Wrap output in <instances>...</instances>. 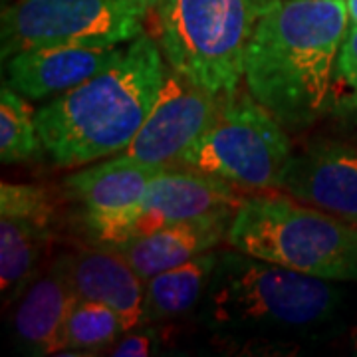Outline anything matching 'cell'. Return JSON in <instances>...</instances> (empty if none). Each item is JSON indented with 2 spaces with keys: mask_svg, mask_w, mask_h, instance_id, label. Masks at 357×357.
Instances as JSON below:
<instances>
[{
  "mask_svg": "<svg viewBox=\"0 0 357 357\" xmlns=\"http://www.w3.org/2000/svg\"><path fill=\"white\" fill-rule=\"evenodd\" d=\"M141 30L143 16L117 0H14L2 10V60L32 48L119 46Z\"/></svg>",
  "mask_w": 357,
  "mask_h": 357,
  "instance_id": "obj_7",
  "label": "cell"
},
{
  "mask_svg": "<svg viewBox=\"0 0 357 357\" xmlns=\"http://www.w3.org/2000/svg\"><path fill=\"white\" fill-rule=\"evenodd\" d=\"M218 109L217 93L173 70L167 74L157 102L123 155L161 167L178 161L208 129Z\"/></svg>",
  "mask_w": 357,
  "mask_h": 357,
  "instance_id": "obj_8",
  "label": "cell"
},
{
  "mask_svg": "<svg viewBox=\"0 0 357 357\" xmlns=\"http://www.w3.org/2000/svg\"><path fill=\"white\" fill-rule=\"evenodd\" d=\"M36 114L18 91L4 84L0 89V157L4 163L26 161L38 151Z\"/></svg>",
  "mask_w": 357,
  "mask_h": 357,
  "instance_id": "obj_18",
  "label": "cell"
},
{
  "mask_svg": "<svg viewBox=\"0 0 357 357\" xmlns=\"http://www.w3.org/2000/svg\"><path fill=\"white\" fill-rule=\"evenodd\" d=\"M163 169L167 167L151 165L121 153L117 159L77 171L66 178L64 189L82 206V217L119 215L143 203L151 181Z\"/></svg>",
  "mask_w": 357,
  "mask_h": 357,
  "instance_id": "obj_14",
  "label": "cell"
},
{
  "mask_svg": "<svg viewBox=\"0 0 357 357\" xmlns=\"http://www.w3.org/2000/svg\"><path fill=\"white\" fill-rule=\"evenodd\" d=\"M345 0H270L246 50V86L280 123L302 128L330 103L347 36Z\"/></svg>",
  "mask_w": 357,
  "mask_h": 357,
  "instance_id": "obj_1",
  "label": "cell"
},
{
  "mask_svg": "<svg viewBox=\"0 0 357 357\" xmlns=\"http://www.w3.org/2000/svg\"><path fill=\"white\" fill-rule=\"evenodd\" d=\"M77 302L79 298L60 258L20 294L10 319L14 344L26 356L64 351L68 319Z\"/></svg>",
  "mask_w": 357,
  "mask_h": 357,
  "instance_id": "obj_10",
  "label": "cell"
},
{
  "mask_svg": "<svg viewBox=\"0 0 357 357\" xmlns=\"http://www.w3.org/2000/svg\"><path fill=\"white\" fill-rule=\"evenodd\" d=\"M337 292L330 280L236 250L218 256L204 292V324L225 333L294 332L332 318Z\"/></svg>",
  "mask_w": 357,
  "mask_h": 357,
  "instance_id": "obj_3",
  "label": "cell"
},
{
  "mask_svg": "<svg viewBox=\"0 0 357 357\" xmlns=\"http://www.w3.org/2000/svg\"><path fill=\"white\" fill-rule=\"evenodd\" d=\"M121 332H126V324L115 310L102 302L79 300L68 319L66 349H86L91 356V349L112 345Z\"/></svg>",
  "mask_w": 357,
  "mask_h": 357,
  "instance_id": "obj_19",
  "label": "cell"
},
{
  "mask_svg": "<svg viewBox=\"0 0 357 357\" xmlns=\"http://www.w3.org/2000/svg\"><path fill=\"white\" fill-rule=\"evenodd\" d=\"M165 77L153 40H131L107 68L36 112L42 147L60 167L123 153L145 123Z\"/></svg>",
  "mask_w": 357,
  "mask_h": 357,
  "instance_id": "obj_2",
  "label": "cell"
},
{
  "mask_svg": "<svg viewBox=\"0 0 357 357\" xmlns=\"http://www.w3.org/2000/svg\"><path fill=\"white\" fill-rule=\"evenodd\" d=\"M121 50L115 44H70L18 52L8 62V84L28 100L62 96L107 68Z\"/></svg>",
  "mask_w": 357,
  "mask_h": 357,
  "instance_id": "obj_11",
  "label": "cell"
},
{
  "mask_svg": "<svg viewBox=\"0 0 357 357\" xmlns=\"http://www.w3.org/2000/svg\"><path fill=\"white\" fill-rule=\"evenodd\" d=\"M50 230L20 218L0 217V292L14 302L32 284Z\"/></svg>",
  "mask_w": 357,
  "mask_h": 357,
  "instance_id": "obj_17",
  "label": "cell"
},
{
  "mask_svg": "<svg viewBox=\"0 0 357 357\" xmlns=\"http://www.w3.org/2000/svg\"><path fill=\"white\" fill-rule=\"evenodd\" d=\"M234 250L330 282L357 280V227L282 197L244 199L227 230Z\"/></svg>",
  "mask_w": 357,
  "mask_h": 357,
  "instance_id": "obj_4",
  "label": "cell"
},
{
  "mask_svg": "<svg viewBox=\"0 0 357 357\" xmlns=\"http://www.w3.org/2000/svg\"><path fill=\"white\" fill-rule=\"evenodd\" d=\"M117 2H121L123 6L131 8L133 13L145 16V14L149 13L151 8H157V4H159L161 0H117Z\"/></svg>",
  "mask_w": 357,
  "mask_h": 357,
  "instance_id": "obj_23",
  "label": "cell"
},
{
  "mask_svg": "<svg viewBox=\"0 0 357 357\" xmlns=\"http://www.w3.org/2000/svg\"><path fill=\"white\" fill-rule=\"evenodd\" d=\"M229 220H197L167 225L151 234L131 238L128 243L114 246L128 258L133 270L143 280L177 268L192 260L195 256L208 252L227 234Z\"/></svg>",
  "mask_w": 357,
  "mask_h": 357,
  "instance_id": "obj_15",
  "label": "cell"
},
{
  "mask_svg": "<svg viewBox=\"0 0 357 357\" xmlns=\"http://www.w3.org/2000/svg\"><path fill=\"white\" fill-rule=\"evenodd\" d=\"M0 217L20 218L26 222L50 229L54 218V203L48 192L36 185H0Z\"/></svg>",
  "mask_w": 357,
  "mask_h": 357,
  "instance_id": "obj_20",
  "label": "cell"
},
{
  "mask_svg": "<svg viewBox=\"0 0 357 357\" xmlns=\"http://www.w3.org/2000/svg\"><path fill=\"white\" fill-rule=\"evenodd\" d=\"M217 262L218 256L208 250L145 282V319L159 321L177 318L197 306L208 288Z\"/></svg>",
  "mask_w": 357,
  "mask_h": 357,
  "instance_id": "obj_16",
  "label": "cell"
},
{
  "mask_svg": "<svg viewBox=\"0 0 357 357\" xmlns=\"http://www.w3.org/2000/svg\"><path fill=\"white\" fill-rule=\"evenodd\" d=\"M270 0H161V48L173 70L211 93H232Z\"/></svg>",
  "mask_w": 357,
  "mask_h": 357,
  "instance_id": "obj_5",
  "label": "cell"
},
{
  "mask_svg": "<svg viewBox=\"0 0 357 357\" xmlns=\"http://www.w3.org/2000/svg\"><path fill=\"white\" fill-rule=\"evenodd\" d=\"M244 199L225 178L203 171H167L151 181L141 206L163 225L229 220L236 215Z\"/></svg>",
  "mask_w": 357,
  "mask_h": 357,
  "instance_id": "obj_12",
  "label": "cell"
},
{
  "mask_svg": "<svg viewBox=\"0 0 357 357\" xmlns=\"http://www.w3.org/2000/svg\"><path fill=\"white\" fill-rule=\"evenodd\" d=\"M151 354V340L147 335H128L112 351L117 357H145Z\"/></svg>",
  "mask_w": 357,
  "mask_h": 357,
  "instance_id": "obj_22",
  "label": "cell"
},
{
  "mask_svg": "<svg viewBox=\"0 0 357 357\" xmlns=\"http://www.w3.org/2000/svg\"><path fill=\"white\" fill-rule=\"evenodd\" d=\"M354 345H356V351H357V335L354 337Z\"/></svg>",
  "mask_w": 357,
  "mask_h": 357,
  "instance_id": "obj_25",
  "label": "cell"
},
{
  "mask_svg": "<svg viewBox=\"0 0 357 357\" xmlns=\"http://www.w3.org/2000/svg\"><path fill=\"white\" fill-rule=\"evenodd\" d=\"M62 262L79 300L102 302L115 310L126 330L145 321V280L114 246L86 248L64 256Z\"/></svg>",
  "mask_w": 357,
  "mask_h": 357,
  "instance_id": "obj_13",
  "label": "cell"
},
{
  "mask_svg": "<svg viewBox=\"0 0 357 357\" xmlns=\"http://www.w3.org/2000/svg\"><path fill=\"white\" fill-rule=\"evenodd\" d=\"M280 189L357 227V145L324 141L292 155Z\"/></svg>",
  "mask_w": 357,
  "mask_h": 357,
  "instance_id": "obj_9",
  "label": "cell"
},
{
  "mask_svg": "<svg viewBox=\"0 0 357 357\" xmlns=\"http://www.w3.org/2000/svg\"><path fill=\"white\" fill-rule=\"evenodd\" d=\"M330 100L335 109L357 117V26L347 30L335 62Z\"/></svg>",
  "mask_w": 357,
  "mask_h": 357,
  "instance_id": "obj_21",
  "label": "cell"
},
{
  "mask_svg": "<svg viewBox=\"0 0 357 357\" xmlns=\"http://www.w3.org/2000/svg\"><path fill=\"white\" fill-rule=\"evenodd\" d=\"M347 2V13H349V20L351 24L357 26V0H345Z\"/></svg>",
  "mask_w": 357,
  "mask_h": 357,
  "instance_id": "obj_24",
  "label": "cell"
},
{
  "mask_svg": "<svg viewBox=\"0 0 357 357\" xmlns=\"http://www.w3.org/2000/svg\"><path fill=\"white\" fill-rule=\"evenodd\" d=\"M292 157L278 117L252 96H227L217 117L181 163L248 189H280Z\"/></svg>",
  "mask_w": 357,
  "mask_h": 357,
  "instance_id": "obj_6",
  "label": "cell"
}]
</instances>
